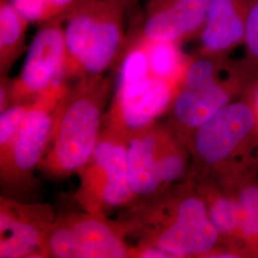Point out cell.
I'll return each instance as SVG.
<instances>
[{
	"instance_id": "cell-1",
	"label": "cell",
	"mask_w": 258,
	"mask_h": 258,
	"mask_svg": "<svg viewBox=\"0 0 258 258\" xmlns=\"http://www.w3.org/2000/svg\"><path fill=\"white\" fill-rule=\"evenodd\" d=\"M110 88V80L102 75L80 78L67 87L53 113L49 147L39 166L47 175L63 178L88 164L102 135Z\"/></svg>"
},
{
	"instance_id": "cell-2",
	"label": "cell",
	"mask_w": 258,
	"mask_h": 258,
	"mask_svg": "<svg viewBox=\"0 0 258 258\" xmlns=\"http://www.w3.org/2000/svg\"><path fill=\"white\" fill-rule=\"evenodd\" d=\"M125 10L112 0H83L62 19L64 78L100 76L122 53Z\"/></svg>"
},
{
	"instance_id": "cell-3",
	"label": "cell",
	"mask_w": 258,
	"mask_h": 258,
	"mask_svg": "<svg viewBox=\"0 0 258 258\" xmlns=\"http://www.w3.org/2000/svg\"><path fill=\"white\" fill-rule=\"evenodd\" d=\"M148 216L146 222L152 228L147 229L141 245L157 247L171 257H209L219 249L221 235L210 219L202 194H181L172 205Z\"/></svg>"
},
{
	"instance_id": "cell-4",
	"label": "cell",
	"mask_w": 258,
	"mask_h": 258,
	"mask_svg": "<svg viewBox=\"0 0 258 258\" xmlns=\"http://www.w3.org/2000/svg\"><path fill=\"white\" fill-rule=\"evenodd\" d=\"M128 140L110 127L102 131L90 161L80 172L82 182L77 195L87 212L103 214L104 210L136 199L127 176Z\"/></svg>"
},
{
	"instance_id": "cell-5",
	"label": "cell",
	"mask_w": 258,
	"mask_h": 258,
	"mask_svg": "<svg viewBox=\"0 0 258 258\" xmlns=\"http://www.w3.org/2000/svg\"><path fill=\"white\" fill-rule=\"evenodd\" d=\"M67 87L61 81L28 102L17 134L8 148L0 152L2 178L12 181L27 177L40 166L50 143L53 113Z\"/></svg>"
},
{
	"instance_id": "cell-6",
	"label": "cell",
	"mask_w": 258,
	"mask_h": 258,
	"mask_svg": "<svg viewBox=\"0 0 258 258\" xmlns=\"http://www.w3.org/2000/svg\"><path fill=\"white\" fill-rule=\"evenodd\" d=\"M257 129L253 104L244 101L230 102L194 130L190 148L200 164L218 168L242 151Z\"/></svg>"
},
{
	"instance_id": "cell-7",
	"label": "cell",
	"mask_w": 258,
	"mask_h": 258,
	"mask_svg": "<svg viewBox=\"0 0 258 258\" xmlns=\"http://www.w3.org/2000/svg\"><path fill=\"white\" fill-rule=\"evenodd\" d=\"M62 19L43 23L27 48L19 76L9 82L10 105L32 102L64 78Z\"/></svg>"
},
{
	"instance_id": "cell-8",
	"label": "cell",
	"mask_w": 258,
	"mask_h": 258,
	"mask_svg": "<svg viewBox=\"0 0 258 258\" xmlns=\"http://www.w3.org/2000/svg\"><path fill=\"white\" fill-rule=\"evenodd\" d=\"M180 85L149 74L137 81L118 83L110 110V128L130 137L150 128L170 108Z\"/></svg>"
},
{
	"instance_id": "cell-9",
	"label": "cell",
	"mask_w": 258,
	"mask_h": 258,
	"mask_svg": "<svg viewBox=\"0 0 258 258\" xmlns=\"http://www.w3.org/2000/svg\"><path fill=\"white\" fill-rule=\"evenodd\" d=\"M54 222L52 210L1 198L0 257H46L45 240Z\"/></svg>"
},
{
	"instance_id": "cell-10",
	"label": "cell",
	"mask_w": 258,
	"mask_h": 258,
	"mask_svg": "<svg viewBox=\"0 0 258 258\" xmlns=\"http://www.w3.org/2000/svg\"><path fill=\"white\" fill-rule=\"evenodd\" d=\"M210 0H151L139 35L149 40L180 43L199 35Z\"/></svg>"
},
{
	"instance_id": "cell-11",
	"label": "cell",
	"mask_w": 258,
	"mask_h": 258,
	"mask_svg": "<svg viewBox=\"0 0 258 258\" xmlns=\"http://www.w3.org/2000/svg\"><path fill=\"white\" fill-rule=\"evenodd\" d=\"M237 81H223L219 75L195 84H181L170 106L179 128L192 133L231 102Z\"/></svg>"
},
{
	"instance_id": "cell-12",
	"label": "cell",
	"mask_w": 258,
	"mask_h": 258,
	"mask_svg": "<svg viewBox=\"0 0 258 258\" xmlns=\"http://www.w3.org/2000/svg\"><path fill=\"white\" fill-rule=\"evenodd\" d=\"M250 0H210L199 33L202 55H220L243 43Z\"/></svg>"
},
{
	"instance_id": "cell-13",
	"label": "cell",
	"mask_w": 258,
	"mask_h": 258,
	"mask_svg": "<svg viewBox=\"0 0 258 258\" xmlns=\"http://www.w3.org/2000/svg\"><path fill=\"white\" fill-rule=\"evenodd\" d=\"M68 218L74 258L130 257L132 247L127 246L121 232L102 213L73 214Z\"/></svg>"
},
{
	"instance_id": "cell-14",
	"label": "cell",
	"mask_w": 258,
	"mask_h": 258,
	"mask_svg": "<svg viewBox=\"0 0 258 258\" xmlns=\"http://www.w3.org/2000/svg\"><path fill=\"white\" fill-rule=\"evenodd\" d=\"M161 132L148 128L129 137L127 176L135 198H149L165 189L157 168Z\"/></svg>"
},
{
	"instance_id": "cell-15",
	"label": "cell",
	"mask_w": 258,
	"mask_h": 258,
	"mask_svg": "<svg viewBox=\"0 0 258 258\" xmlns=\"http://www.w3.org/2000/svg\"><path fill=\"white\" fill-rule=\"evenodd\" d=\"M30 23L14 7L11 0H0V71L9 72L12 65L25 49Z\"/></svg>"
},
{
	"instance_id": "cell-16",
	"label": "cell",
	"mask_w": 258,
	"mask_h": 258,
	"mask_svg": "<svg viewBox=\"0 0 258 258\" xmlns=\"http://www.w3.org/2000/svg\"><path fill=\"white\" fill-rule=\"evenodd\" d=\"M148 55L150 74L159 79L181 85L185 69L190 61L182 53L179 44L172 41L149 40L142 37Z\"/></svg>"
},
{
	"instance_id": "cell-17",
	"label": "cell",
	"mask_w": 258,
	"mask_h": 258,
	"mask_svg": "<svg viewBox=\"0 0 258 258\" xmlns=\"http://www.w3.org/2000/svg\"><path fill=\"white\" fill-rule=\"evenodd\" d=\"M231 192L239 208L238 243L245 252L258 255V182L244 181Z\"/></svg>"
},
{
	"instance_id": "cell-18",
	"label": "cell",
	"mask_w": 258,
	"mask_h": 258,
	"mask_svg": "<svg viewBox=\"0 0 258 258\" xmlns=\"http://www.w3.org/2000/svg\"><path fill=\"white\" fill-rule=\"evenodd\" d=\"M202 195L208 205L210 219L221 238L239 244V208L235 196L231 191H221L210 186Z\"/></svg>"
},
{
	"instance_id": "cell-19",
	"label": "cell",
	"mask_w": 258,
	"mask_h": 258,
	"mask_svg": "<svg viewBox=\"0 0 258 258\" xmlns=\"http://www.w3.org/2000/svg\"><path fill=\"white\" fill-rule=\"evenodd\" d=\"M46 257L74 258L72 230L68 216L53 222L45 240Z\"/></svg>"
},
{
	"instance_id": "cell-20",
	"label": "cell",
	"mask_w": 258,
	"mask_h": 258,
	"mask_svg": "<svg viewBox=\"0 0 258 258\" xmlns=\"http://www.w3.org/2000/svg\"><path fill=\"white\" fill-rule=\"evenodd\" d=\"M26 103H13L1 111L0 116V152L6 150L17 134L27 110Z\"/></svg>"
},
{
	"instance_id": "cell-21",
	"label": "cell",
	"mask_w": 258,
	"mask_h": 258,
	"mask_svg": "<svg viewBox=\"0 0 258 258\" xmlns=\"http://www.w3.org/2000/svg\"><path fill=\"white\" fill-rule=\"evenodd\" d=\"M14 7L29 23H46L59 19L48 0H11Z\"/></svg>"
},
{
	"instance_id": "cell-22",
	"label": "cell",
	"mask_w": 258,
	"mask_h": 258,
	"mask_svg": "<svg viewBox=\"0 0 258 258\" xmlns=\"http://www.w3.org/2000/svg\"><path fill=\"white\" fill-rule=\"evenodd\" d=\"M243 43L249 61L258 64V0H250Z\"/></svg>"
},
{
	"instance_id": "cell-23",
	"label": "cell",
	"mask_w": 258,
	"mask_h": 258,
	"mask_svg": "<svg viewBox=\"0 0 258 258\" xmlns=\"http://www.w3.org/2000/svg\"><path fill=\"white\" fill-rule=\"evenodd\" d=\"M83 1V0H48L59 19H63L67 14H69Z\"/></svg>"
},
{
	"instance_id": "cell-24",
	"label": "cell",
	"mask_w": 258,
	"mask_h": 258,
	"mask_svg": "<svg viewBox=\"0 0 258 258\" xmlns=\"http://www.w3.org/2000/svg\"><path fill=\"white\" fill-rule=\"evenodd\" d=\"M112 1L120 4V6H122L125 11L129 8H132L137 2V0H112Z\"/></svg>"
},
{
	"instance_id": "cell-25",
	"label": "cell",
	"mask_w": 258,
	"mask_h": 258,
	"mask_svg": "<svg viewBox=\"0 0 258 258\" xmlns=\"http://www.w3.org/2000/svg\"><path fill=\"white\" fill-rule=\"evenodd\" d=\"M253 105H254V108H255V111H256V114H257L258 117V89L257 92H256V94H255V101H254Z\"/></svg>"
}]
</instances>
